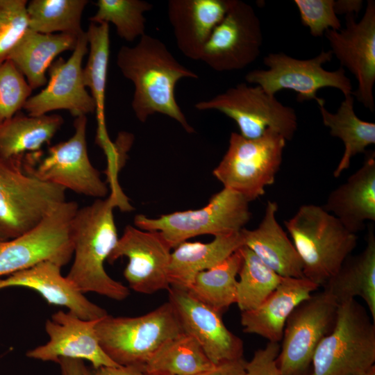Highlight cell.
<instances>
[{
    "label": "cell",
    "instance_id": "obj_1",
    "mask_svg": "<svg viewBox=\"0 0 375 375\" xmlns=\"http://www.w3.org/2000/svg\"><path fill=\"white\" fill-rule=\"evenodd\" d=\"M116 63L123 76L133 83L131 107L140 122L160 113L178 122L188 133L194 132L174 92L181 78L199 76L182 65L162 41L145 33L134 47L119 49Z\"/></svg>",
    "mask_w": 375,
    "mask_h": 375
},
{
    "label": "cell",
    "instance_id": "obj_2",
    "mask_svg": "<svg viewBox=\"0 0 375 375\" xmlns=\"http://www.w3.org/2000/svg\"><path fill=\"white\" fill-rule=\"evenodd\" d=\"M115 205L112 194L78 209L72 228L74 258L66 278L82 293L92 292L122 301L129 295L128 288L112 279L104 268L119 239L113 216Z\"/></svg>",
    "mask_w": 375,
    "mask_h": 375
},
{
    "label": "cell",
    "instance_id": "obj_3",
    "mask_svg": "<svg viewBox=\"0 0 375 375\" xmlns=\"http://www.w3.org/2000/svg\"><path fill=\"white\" fill-rule=\"evenodd\" d=\"M284 224L301 260L303 276L319 287L337 273L357 245L356 234L317 205L301 206Z\"/></svg>",
    "mask_w": 375,
    "mask_h": 375
},
{
    "label": "cell",
    "instance_id": "obj_4",
    "mask_svg": "<svg viewBox=\"0 0 375 375\" xmlns=\"http://www.w3.org/2000/svg\"><path fill=\"white\" fill-rule=\"evenodd\" d=\"M24 153L0 157V230L7 240L30 230L66 201V190L26 170Z\"/></svg>",
    "mask_w": 375,
    "mask_h": 375
},
{
    "label": "cell",
    "instance_id": "obj_5",
    "mask_svg": "<svg viewBox=\"0 0 375 375\" xmlns=\"http://www.w3.org/2000/svg\"><path fill=\"white\" fill-rule=\"evenodd\" d=\"M356 299L338 305L332 331L318 344L311 375H365L375 362V324Z\"/></svg>",
    "mask_w": 375,
    "mask_h": 375
},
{
    "label": "cell",
    "instance_id": "obj_6",
    "mask_svg": "<svg viewBox=\"0 0 375 375\" xmlns=\"http://www.w3.org/2000/svg\"><path fill=\"white\" fill-rule=\"evenodd\" d=\"M101 347L119 366L143 367L167 341L183 333L169 301L138 317L107 315L95 326Z\"/></svg>",
    "mask_w": 375,
    "mask_h": 375
},
{
    "label": "cell",
    "instance_id": "obj_7",
    "mask_svg": "<svg viewBox=\"0 0 375 375\" xmlns=\"http://www.w3.org/2000/svg\"><path fill=\"white\" fill-rule=\"evenodd\" d=\"M285 145V139L272 130L256 139L232 132L228 149L213 175L224 188L240 193L250 202L262 196L265 187L274 183Z\"/></svg>",
    "mask_w": 375,
    "mask_h": 375
},
{
    "label": "cell",
    "instance_id": "obj_8",
    "mask_svg": "<svg viewBox=\"0 0 375 375\" xmlns=\"http://www.w3.org/2000/svg\"><path fill=\"white\" fill-rule=\"evenodd\" d=\"M249 203L240 193L224 188L200 209L175 212L158 218L138 215L134 224L142 230L160 231L174 249L197 235L215 237L241 231L251 217Z\"/></svg>",
    "mask_w": 375,
    "mask_h": 375
},
{
    "label": "cell",
    "instance_id": "obj_9",
    "mask_svg": "<svg viewBox=\"0 0 375 375\" xmlns=\"http://www.w3.org/2000/svg\"><path fill=\"white\" fill-rule=\"evenodd\" d=\"M78 209L76 201L66 200L28 231L0 243V277L45 261L66 265L73 256L72 228Z\"/></svg>",
    "mask_w": 375,
    "mask_h": 375
},
{
    "label": "cell",
    "instance_id": "obj_10",
    "mask_svg": "<svg viewBox=\"0 0 375 375\" xmlns=\"http://www.w3.org/2000/svg\"><path fill=\"white\" fill-rule=\"evenodd\" d=\"M332 58L331 50H322L318 56L310 59H298L282 52L270 53L263 58L268 69H253L246 74L245 80L272 95L288 89L297 94L299 102L315 100L319 106L323 105L325 101L317 95L322 88H336L344 97L353 92L351 82L346 76L344 68L340 67L335 71H328L322 67Z\"/></svg>",
    "mask_w": 375,
    "mask_h": 375
},
{
    "label": "cell",
    "instance_id": "obj_11",
    "mask_svg": "<svg viewBox=\"0 0 375 375\" xmlns=\"http://www.w3.org/2000/svg\"><path fill=\"white\" fill-rule=\"evenodd\" d=\"M199 110H216L233 119L240 135L256 139L272 130L291 140L297 129L294 109L281 103L259 85L241 83L207 100L199 101Z\"/></svg>",
    "mask_w": 375,
    "mask_h": 375
},
{
    "label": "cell",
    "instance_id": "obj_12",
    "mask_svg": "<svg viewBox=\"0 0 375 375\" xmlns=\"http://www.w3.org/2000/svg\"><path fill=\"white\" fill-rule=\"evenodd\" d=\"M87 122L86 116L76 117L74 133L69 140L49 147L47 156L41 160L40 151L24 153V165L41 180L66 190L102 199L108 194V188L89 158Z\"/></svg>",
    "mask_w": 375,
    "mask_h": 375
},
{
    "label": "cell",
    "instance_id": "obj_13",
    "mask_svg": "<svg viewBox=\"0 0 375 375\" xmlns=\"http://www.w3.org/2000/svg\"><path fill=\"white\" fill-rule=\"evenodd\" d=\"M338 303L325 291L301 302L286 320L277 358L281 375H303L321 340L335 324Z\"/></svg>",
    "mask_w": 375,
    "mask_h": 375
},
{
    "label": "cell",
    "instance_id": "obj_14",
    "mask_svg": "<svg viewBox=\"0 0 375 375\" xmlns=\"http://www.w3.org/2000/svg\"><path fill=\"white\" fill-rule=\"evenodd\" d=\"M262 40L260 21L253 8L246 2L231 0L200 60L217 72L241 70L258 58Z\"/></svg>",
    "mask_w": 375,
    "mask_h": 375
},
{
    "label": "cell",
    "instance_id": "obj_15",
    "mask_svg": "<svg viewBox=\"0 0 375 375\" xmlns=\"http://www.w3.org/2000/svg\"><path fill=\"white\" fill-rule=\"evenodd\" d=\"M172 249L160 231L128 225L107 260L113 263L119 258H128L124 276L129 287L137 292L151 294L170 288Z\"/></svg>",
    "mask_w": 375,
    "mask_h": 375
},
{
    "label": "cell",
    "instance_id": "obj_16",
    "mask_svg": "<svg viewBox=\"0 0 375 375\" xmlns=\"http://www.w3.org/2000/svg\"><path fill=\"white\" fill-rule=\"evenodd\" d=\"M331 51L358 81L352 92L358 101L371 112L374 111L373 88L375 83V1L369 0L362 19L346 15V26L324 33Z\"/></svg>",
    "mask_w": 375,
    "mask_h": 375
},
{
    "label": "cell",
    "instance_id": "obj_17",
    "mask_svg": "<svg viewBox=\"0 0 375 375\" xmlns=\"http://www.w3.org/2000/svg\"><path fill=\"white\" fill-rule=\"evenodd\" d=\"M86 32L77 38L73 53L65 60L59 58L48 69L46 87L31 97L23 109L30 116L46 115L56 110H66L75 118L95 112V103L83 81L82 62L88 52Z\"/></svg>",
    "mask_w": 375,
    "mask_h": 375
},
{
    "label": "cell",
    "instance_id": "obj_18",
    "mask_svg": "<svg viewBox=\"0 0 375 375\" xmlns=\"http://www.w3.org/2000/svg\"><path fill=\"white\" fill-rule=\"evenodd\" d=\"M168 293L183 332L199 343L214 365L243 358L242 340L226 328L221 314L185 290L170 287Z\"/></svg>",
    "mask_w": 375,
    "mask_h": 375
},
{
    "label": "cell",
    "instance_id": "obj_19",
    "mask_svg": "<svg viewBox=\"0 0 375 375\" xmlns=\"http://www.w3.org/2000/svg\"><path fill=\"white\" fill-rule=\"evenodd\" d=\"M99 320H85L70 311H58L45 323L49 340L29 350L26 356L56 363L60 358L86 360L94 368L119 367L101 347L95 330Z\"/></svg>",
    "mask_w": 375,
    "mask_h": 375
},
{
    "label": "cell",
    "instance_id": "obj_20",
    "mask_svg": "<svg viewBox=\"0 0 375 375\" xmlns=\"http://www.w3.org/2000/svg\"><path fill=\"white\" fill-rule=\"evenodd\" d=\"M58 265L45 261L30 268L0 278V290L23 287L39 293L49 303L66 307L81 319L97 320L106 310L88 300L61 274Z\"/></svg>",
    "mask_w": 375,
    "mask_h": 375
},
{
    "label": "cell",
    "instance_id": "obj_21",
    "mask_svg": "<svg viewBox=\"0 0 375 375\" xmlns=\"http://www.w3.org/2000/svg\"><path fill=\"white\" fill-rule=\"evenodd\" d=\"M231 0H170L169 21L178 49L190 59L200 60L215 27L224 17Z\"/></svg>",
    "mask_w": 375,
    "mask_h": 375
},
{
    "label": "cell",
    "instance_id": "obj_22",
    "mask_svg": "<svg viewBox=\"0 0 375 375\" xmlns=\"http://www.w3.org/2000/svg\"><path fill=\"white\" fill-rule=\"evenodd\" d=\"M318 288L305 277H282L276 289L258 307L241 312L243 331L262 336L269 342H280L290 315Z\"/></svg>",
    "mask_w": 375,
    "mask_h": 375
},
{
    "label": "cell",
    "instance_id": "obj_23",
    "mask_svg": "<svg viewBox=\"0 0 375 375\" xmlns=\"http://www.w3.org/2000/svg\"><path fill=\"white\" fill-rule=\"evenodd\" d=\"M323 208L354 234L375 221L374 151L366 152L362 167L329 194Z\"/></svg>",
    "mask_w": 375,
    "mask_h": 375
},
{
    "label": "cell",
    "instance_id": "obj_24",
    "mask_svg": "<svg viewBox=\"0 0 375 375\" xmlns=\"http://www.w3.org/2000/svg\"><path fill=\"white\" fill-rule=\"evenodd\" d=\"M278 203L268 201L257 228L240 231L243 244L282 277L303 278L301 260L276 220Z\"/></svg>",
    "mask_w": 375,
    "mask_h": 375
},
{
    "label": "cell",
    "instance_id": "obj_25",
    "mask_svg": "<svg viewBox=\"0 0 375 375\" xmlns=\"http://www.w3.org/2000/svg\"><path fill=\"white\" fill-rule=\"evenodd\" d=\"M243 245L240 231L215 236L207 243L185 241L179 244L171 253L170 287L187 290L199 272L219 264Z\"/></svg>",
    "mask_w": 375,
    "mask_h": 375
},
{
    "label": "cell",
    "instance_id": "obj_26",
    "mask_svg": "<svg viewBox=\"0 0 375 375\" xmlns=\"http://www.w3.org/2000/svg\"><path fill=\"white\" fill-rule=\"evenodd\" d=\"M364 250L349 256L337 273L322 287L338 303L360 297L375 322V235L370 226Z\"/></svg>",
    "mask_w": 375,
    "mask_h": 375
},
{
    "label": "cell",
    "instance_id": "obj_27",
    "mask_svg": "<svg viewBox=\"0 0 375 375\" xmlns=\"http://www.w3.org/2000/svg\"><path fill=\"white\" fill-rule=\"evenodd\" d=\"M77 38L71 34H44L28 28L7 59L35 90L47 84V70L58 55L74 49Z\"/></svg>",
    "mask_w": 375,
    "mask_h": 375
},
{
    "label": "cell",
    "instance_id": "obj_28",
    "mask_svg": "<svg viewBox=\"0 0 375 375\" xmlns=\"http://www.w3.org/2000/svg\"><path fill=\"white\" fill-rule=\"evenodd\" d=\"M88 41V59L83 69V81L90 90L95 103L97 119V142L105 151L112 147L106 128L105 99L110 55L109 24L92 23L85 31Z\"/></svg>",
    "mask_w": 375,
    "mask_h": 375
},
{
    "label": "cell",
    "instance_id": "obj_29",
    "mask_svg": "<svg viewBox=\"0 0 375 375\" xmlns=\"http://www.w3.org/2000/svg\"><path fill=\"white\" fill-rule=\"evenodd\" d=\"M63 123L59 115L30 116L18 112L0 124V157L40 151Z\"/></svg>",
    "mask_w": 375,
    "mask_h": 375
},
{
    "label": "cell",
    "instance_id": "obj_30",
    "mask_svg": "<svg viewBox=\"0 0 375 375\" xmlns=\"http://www.w3.org/2000/svg\"><path fill=\"white\" fill-rule=\"evenodd\" d=\"M354 97L345 96L338 110L332 113L324 104L319 106L323 124L330 129V134L340 138L344 146L343 155L333 172L338 178L347 170L351 158L366 153V148L375 144V124L360 119L353 109Z\"/></svg>",
    "mask_w": 375,
    "mask_h": 375
},
{
    "label": "cell",
    "instance_id": "obj_31",
    "mask_svg": "<svg viewBox=\"0 0 375 375\" xmlns=\"http://www.w3.org/2000/svg\"><path fill=\"white\" fill-rule=\"evenodd\" d=\"M215 366L199 343L182 333L164 343L144 370L151 375H198Z\"/></svg>",
    "mask_w": 375,
    "mask_h": 375
},
{
    "label": "cell",
    "instance_id": "obj_32",
    "mask_svg": "<svg viewBox=\"0 0 375 375\" xmlns=\"http://www.w3.org/2000/svg\"><path fill=\"white\" fill-rule=\"evenodd\" d=\"M239 249L216 266L199 272L187 290L194 298L221 315L236 303V276L242 260Z\"/></svg>",
    "mask_w": 375,
    "mask_h": 375
},
{
    "label": "cell",
    "instance_id": "obj_33",
    "mask_svg": "<svg viewBox=\"0 0 375 375\" xmlns=\"http://www.w3.org/2000/svg\"><path fill=\"white\" fill-rule=\"evenodd\" d=\"M87 0H32L27 3L29 28L41 33H67L78 37Z\"/></svg>",
    "mask_w": 375,
    "mask_h": 375
},
{
    "label": "cell",
    "instance_id": "obj_34",
    "mask_svg": "<svg viewBox=\"0 0 375 375\" xmlns=\"http://www.w3.org/2000/svg\"><path fill=\"white\" fill-rule=\"evenodd\" d=\"M239 250L242 260L238 272L235 303L241 312H245L258 307L276 289L282 276L246 246Z\"/></svg>",
    "mask_w": 375,
    "mask_h": 375
},
{
    "label": "cell",
    "instance_id": "obj_35",
    "mask_svg": "<svg viewBox=\"0 0 375 375\" xmlns=\"http://www.w3.org/2000/svg\"><path fill=\"white\" fill-rule=\"evenodd\" d=\"M97 10L90 18L92 23H112L118 36L133 42L145 34L144 14L153 8L149 2L142 0H98Z\"/></svg>",
    "mask_w": 375,
    "mask_h": 375
},
{
    "label": "cell",
    "instance_id": "obj_36",
    "mask_svg": "<svg viewBox=\"0 0 375 375\" xmlns=\"http://www.w3.org/2000/svg\"><path fill=\"white\" fill-rule=\"evenodd\" d=\"M32 90L10 60L0 62V124L23 108Z\"/></svg>",
    "mask_w": 375,
    "mask_h": 375
},
{
    "label": "cell",
    "instance_id": "obj_37",
    "mask_svg": "<svg viewBox=\"0 0 375 375\" xmlns=\"http://www.w3.org/2000/svg\"><path fill=\"white\" fill-rule=\"evenodd\" d=\"M26 0H0V62L29 28Z\"/></svg>",
    "mask_w": 375,
    "mask_h": 375
},
{
    "label": "cell",
    "instance_id": "obj_38",
    "mask_svg": "<svg viewBox=\"0 0 375 375\" xmlns=\"http://www.w3.org/2000/svg\"><path fill=\"white\" fill-rule=\"evenodd\" d=\"M294 3L301 24L309 28L313 37H321L329 29H341V22L334 10V0H294Z\"/></svg>",
    "mask_w": 375,
    "mask_h": 375
},
{
    "label": "cell",
    "instance_id": "obj_39",
    "mask_svg": "<svg viewBox=\"0 0 375 375\" xmlns=\"http://www.w3.org/2000/svg\"><path fill=\"white\" fill-rule=\"evenodd\" d=\"M281 346L278 342H268L256 350L250 361H246L245 375H281L277 365Z\"/></svg>",
    "mask_w": 375,
    "mask_h": 375
},
{
    "label": "cell",
    "instance_id": "obj_40",
    "mask_svg": "<svg viewBox=\"0 0 375 375\" xmlns=\"http://www.w3.org/2000/svg\"><path fill=\"white\" fill-rule=\"evenodd\" d=\"M83 375H151L144 372L143 367L139 366H119L100 367L98 368L88 367L83 372Z\"/></svg>",
    "mask_w": 375,
    "mask_h": 375
},
{
    "label": "cell",
    "instance_id": "obj_41",
    "mask_svg": "<svg viewBox=\"0 0 375 375\" xmlns=\"http://www.w3.org/2000/svg\"><path fill=\"white\" fill-rule=\"evenodd\" d=\"M245 363L246 360L243 358L226 361L198 375H245Z\"/></svg>",
    "mask_w": 375,
    "mask_h": 375
},
{
    "label": "cell",
    "instance_id": "obj_42",
    "mask_svg": "<svg viewBox=\"0 0 375 375\" xmlns=\"http://www.w3.org/2000/svg\"><path fill=\"white\" fill-rule=\"evenodd\" d=\"M57 363L60 367L62 375H83L85 365L83 360L60 358Z\"/></svg>",
    "mask_w": 375,
    "mask_h": 375
},
{
    "label": "cell",
    "instance_id": "obj_43",
    "mask_svg": "<svg viewBox=\"0 0 375 375\" xmlns=\"http://www.w3.org/2000/svg\"><path fill=\"white\" fill-rule=\"evenodd\" d=\"M363 1L360 0L335 1L334 10L336 15H357L362 8Z\"/></svg>",
    "mask_w": 375,
    "mask_h": 375
},
{
    "label": "cell",
    "instance_id": "obj_44",
    "mask_svg": "<svg viewBox=\"0 0 375 375\" xmlns=\"http://www.w3.org/2000/svg\"><path fill=\"white\" fill-rule=\"evenodd\" d=\"M365 375H375V366H373Z\"/></svg>",
    "mask_w": 375,
    "mask_h": 375
},
{
    "label": "cell",
    "instance_id": "obj_45",
    "mask_svg": "<svg viewBox=\"0 0 375 375\" xmlns=\"http://www.w3.org/2000/svg\"><path fill=\"white\" fill-rule=\"evenodd\" d=\"M0 240L3 242L7 241V239L5 238V236L3 235L1 230H0Z\"/></svg>",
    "mask_w": 375,
    "mask_h": 375
},
{
    "label": "cell",
    "instance_id": "obj_46",
    "mask_svg": "<svg viewBox=\"0 0 375 375\" xmlns=\"http://www.w3.org/2000/svg\"><path fill=\"white\" fill-rule=\"evenodd\" d=\"M3 241L0 240V243H1Z\"/></svg>",
    "mask_w": 375,
    "mask_h": 375
}]
</instances>
